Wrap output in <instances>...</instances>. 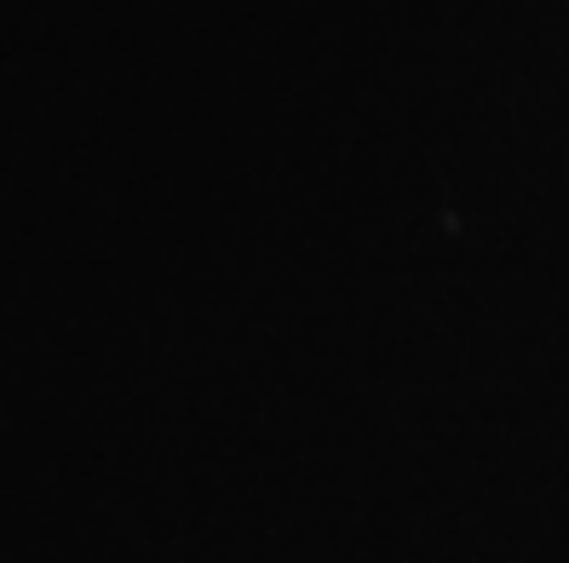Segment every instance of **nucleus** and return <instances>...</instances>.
Masks as SVG:
<instances>
[]
</instances>
